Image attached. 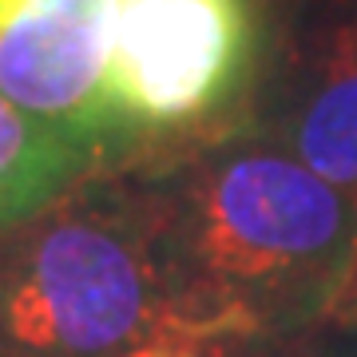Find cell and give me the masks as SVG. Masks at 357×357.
Listing matches in <instances>:
<instances>
[{
  "mask_svg": "<svg viewBox=\"0 0 357 357\" xmlns=\"http://www.w3.org/2000/svg\"><path fill=\"white\" fill-rule=\"evenodd\" d=\"M290 151L326 183L357 195V8L318 40L290 119Z\"/></svg>",
  "mask_w": 357,
  "mask_h": 357,
  "instance_id": "5",
  "label": "cell"
},
{
  "mask_svg": "<svg viewBox=\"0 0 357 357\" xmlns=\"http://www.w3.org/2000/svg\"><path fill=\"white\" fill-rule=\"evenodd\" d=\"M345 318H349V321H354V326H357V302H354V306H349V314H345Z\"/></svg>",
  "mask_w": 357,
  "mask_h": 357,
  "instance_id": "9",
  "label": "cell"
},
{
  "mask_svg": "<svg viewBox=\"0 0 357 357\" xmlns=\"http://www.w3.org/2000/svg\"><path fill=\"white\" fill-rule=\"evenodd\" d=\"M60 155L64 147L52 135V128L0 96V211H13L36 187L52 183Z\"/></svg>",
  "mask_w": 357,
  "mask_h": 357,
  "instance_id": "6",
  "label": "cell"
},
{
  "mask_svg": "<svg viewBox=\"0 0 357 357\" xmlns=\"http://www.w3.org/2000/svg\"><path fill=\"white\" fill-rule=\"evenodd\" d=\"M255 44V0H112V115L143 128L195 123L243 88Z\"/></svg>",
  "mask_w": 357,
  "mask_h": 357,
  "instance_id": "3",
  "label": "cell"
},
{
  "mask_svg": "<svg viewBox=\"0 0 357 357\" xmlns=\"http://www.w3.org/2000/svg\"><path fill=\"white\" fill-rule=\"evenodd\" d=\"M112 0H28L0 28V96L44 128L88 135L107 100Z\"/></svg>",
  "mask_w": 357,
  "mask_h": 357,
  "instance_id": "4",
  "label": "cell"
},
{
  "mask_svg": "<svg viewBox=\"0 0 357 357\" xmlns=\"http://www.w3.org/2000/svg\"><path fill=\"white\" fill-rule=\"evenodd\" d=\"M24 4H28V0H0V28L8 24V20H13V16L20 13Z\"/></svg>",
  "mask_w": 357,
  "mask_h": 357,
  "instance_id": "8",
  "label": "cell"
},
{
  "mask_svg": "<svg viewBox=\"0 0 357 357\" xmlns=\"http://www.w3.org/2000/svg\"><path fill=\"white\" fill-rule=\"evenodd\" d=\"M163 211L195 302L230 337L349 314L357 302V195L294 151H218Z\"/></svg>",
  "mask_w": 357,
  "mask_h": 357,
  "instance_id": "1",
  "label": "cell"
},
{
  "mask_svg": "<svg viewBox=\"0 0 357 357\" xmlns=\"http://www.w3.org/2000/svg\"><path fill=\"white\" fill-rule=\"evenodd\" d=\"M234 345H238V337H175V342L143 345L123 357H238Z\"/></svg>",
  "mask_w": 357,
  "mask_h": 357,
  "instance_id": "7",
  "label": "cell"
},
{
  "mask_svg": "<svg viewBox=\"0 0 357 357\" xmlns=\"http://www.w3.org/2000/svg\"><path fill=\"white\" fill-rule=\"evenodd\" d=\"M175 337L230 333L195 302L163 206L76 195L0 243V349L123 357Z\"/></svg>",
  "mask_w": 357,
  "mask_h": 357,
  "instance_id": "2",
  "label": "cell"
}]
</instances>
